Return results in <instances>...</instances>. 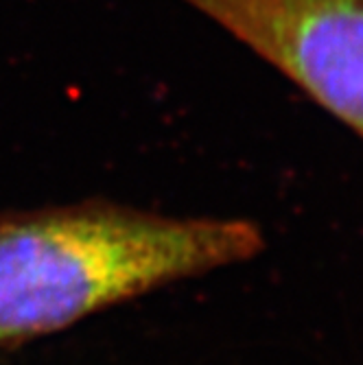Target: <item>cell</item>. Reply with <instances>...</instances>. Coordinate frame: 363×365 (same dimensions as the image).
Here are the masks:
<instances>
[{
  "mask_svg": "<svg viewBox=\"0 0 363 365\" xmlns=\"http://www.w3.org/2000/svg\"><path fill=\"white\" fill-rule=\"evenodd\" d=\"M363 143V0H182Z\"/></svg>",
  "mask_w": 363,
  "mask_h": 365,
  "instance_id": "cell-2",
  "label": "cell"
},
{
  "mask_svg": "<svg viewBox=\"0 0 363 365\" xmlns=\"http://www.w3.org/2000/svg\"><path fill=\"white\" fill-rule=\"evenodd\" d=\"M265 247L256 223L103 199L0 212V348L46 337Z\"/></svg>",
  "mask_w": 363,
  "mask_h": 365,
  "instance_id": "cell-1",
  "label": "cell"
}]
</instances>
